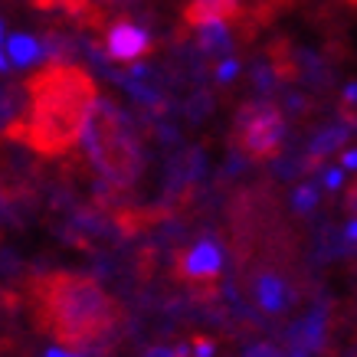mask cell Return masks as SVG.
<instances>
[{"mask_svg": "<svg viewBox=\"0 0 357 357\" xmlns=\"http://www.w3.org/2000/svg\"><path fill=\"white\" fill-rule=\"evenodd\" d=\"M30 308L36 331L73 354H112L128 337L125 305L96 275L69 269H36L13 285Z\"/></svg>", "mask_w": 357, "mask_h": 357, "instance_id": "1", "label": "cell"}, {"mask_svg": "<svg viewBox=\"0 0 357 357\" xmlns=\"http://www.w3.org/2000/svg\"><path fill=\"white\" fill-rule=\"evenodd\" d=\"M26 109L10 125L7 138L43 161H63L86 135L98 102L96 79L79 63H50L23 79Z\"/></svg>", "mask_w": 357, "mask_h": 357, "instance_id": "2", "label": "cell"}, {"mask_svg": "<svg viewBox=\"0 0 357 357\" xmlns=\"http://www.w3.org/2000/svg\"><path fill=\"white\" fill-rule=\"evenodd\" d=\"M144 141L148 138H144L135 112H125L115 98H102L89 115L79 158L92 177L131 197V190L148 174Z\"/></svg>", "mask_w": 357, "mask_h": 357, "instance_id": "3", "label": "cell"}, {"mask_svg": "<svg viewBox=\"0 0 357 357\" xmlns=\"http://www.w3.org/2000/svg\"><path fill=\"white\" fill-rule=\"evenodd\" d=\"M289 119L272 98H249L236 109L229 125V148L249 164H269L285 151Z\"/></svg>", "mask_w": 357, "mask_h": 357, "instance_id": "4", "label": "cell"}, {"mask_svg": "<svg viewBox=\"0 0 357 357\" xmlns=\"http://www.w3.org/2000/svg\"><path fill=\"white\" fill-rule=\"evenodd\" d=\"M167 272H171L174 285L190 295L217 292L223 285L220 282V275H223V246L210 233L194 239V243H181L167 256Z\"/></svg>", "mask_w": 357, "mask_h": 357, "instance_id": "5", "label": "cell"}, {"mask_svg": "<svg viewBox=\"0 0 357 357\" xmlns=\"http://www.w3.org/2000/svg\"><path fill=\"white\" fill-rule=\"evenodd\" d=\"M331 325H335V308L328 298L314 295L308 308H305L292 325L285 328V347L289 351H302L308 357H321L328 354V344H331Z\"/></svg>", "mask_w": 357, "mask_h": 357, "instance_id": "6", "label": "cell"}, {"mask_svg": "<svg viewBox=\"0 0 357 357\" xmlns=\"http://www.w3.org/2000/svg\"><path fill=\"white\" fill-rule=\"evenodd\" d=\"M102 46L112 63H141L158 50V40L131 17H115L102 33Z\"/></svg>", "mask_w": 357, "mask_h": 357, "instance_id": "7", "label": "cell"}, {"mask_svg": "<svg viewBox=\"0 0 357 357\" xmlns=\"http://www.w3.org/2000/svg\"><path fill=\"white\" fill-rule=\"evenodd\" d=\"M354 138H357V125L341 119V115H337L335 121L321 125V128H314L312 135H308V141H305V148L298 151L302 154V164H305V174H318L325 167V161H331L335 154H341Z\"/></svg>", "mask_w": 357, "mask_h": 357, "instance_id": "8", "label": "cell"}, {"mask_svg": "<svg viewBox=\"0 0 357 357\" xmlns=\"http://www.w3.org/2000/svg\"><path fill=\"white\" fill-rule=\"evenodd\" d=\"M243 3L246 0H187L181 7V26L194 33L206 23H233Z\"/></svg>", "mask_w": 357, "mask_h": 357, "instance_id": "9", "label": "cell"}, {"mask_svg": "<svg viewBox=\"0 0 357 357\" xmlns=\"http://www.w3.org/2000/svg\"><path fill=\"white\" fill-rule=\"evenodd\" d=\"M194 40L210 63H220V59H227V56H236V36H233V26H229V23H206V26L194 30Z\"/></svg>", "mask_w": 357, "mask_h": 357, "instance_id": "10", "label": "cell"}, {"mask_svg": "<svg viewBox=\"0 0 357 357\" xmlns=\"http://www.w3.org/2000/svg\"><path fill=\"white\" fill-rule=\"evenodd\" d=\"M26 109V86L13 79H0V138H7L10 125Z\"/></svg>", "mask_w": 357, "mask_h": 357, "instance_id": "11", "label": "cell"}, {"mask_svg": "<svg viewBox=\"0 0 357 357\" xmlns=\"http://www.w3.org/2000/svg\"><path fill=\"white\" fill-rule=\"evenodd\" d=\"M321 200H325V190L314 181H298L292 190V213L298 220H312L318 210H321Z\"/></svg>", "mask_w": 357, "mask_h": 357, "instance_id": "12", "label": "cell"}, {"mask_svg": "<svg viewBox=\"0 0 357 357\" xmlns=\"http://www.w3.org/2000/svg\"><path fill=\"white\" fill-rule=\"evenodd\" d=\"M26 220H30V213H26V210L13 200L10 184H7L3 171H0V239H3V233H7V229L26 227Z\"/></svg>", "mask_w": 357, "mask_h": 357, "instance_id": "13", "label": "cell"}, {"mask_svg": "<svg viewBox=\"0 0 357 357\" xmlns=\"http://www.w3.org/2000/svg\"><path fill=\"white\" fill-rule=\"evenodd\" d=\"M7 53H10L13 66H33L36 59H43V46H40V40L17 33V36H10V43H7Z\"/></svg>", "mask_w": 357, "mask_h": 357, "instance_id": "14", "label": "cell"}, {"mask_svg": "<svg viewBox=\"0 0 357 357\" xmlns=\"http://www.w3.org/2000/svg\"><path fill=\"white\" fill-rule=\"evenodd\" d=\"M344 167L341 164H328V167H321L318 171V184H321V190L325 194H337L341 187H344Z\"/></svg>", "mask_w": 357, "mask_h": 357, "instance_id": "15", "label": "cell"}, {"mask_svg": "<svg viewBox=\"0 0 357 357\" xmlns=\"http://www.w3.org/2000/svg\"><path fill=\"white\" fill-rule=\"evenodd\" d=\"M239 76V59L236 56H227V59H220V63H213V82H217L220 89L233 86V79Z\"/></svg>", "mask_w": 357, "mask_h": 357, "instance_id": "16", "label": "cell"}, {"mask_svg": "<svg viewBox=\"0 0 357 357\" xmlns=\"http://www.w3.org/2000/svg\"><path fill=\"white\" fill-rule=\"evenodd\" d=\"M141 357H194L190 354V341H181V344H151Z\"/></svg>", "mask_w": 357, "mask_h": 357, "instance_id": "17", "label": "cell"}, {"mask_svg": "<svg viewBox=\"0 0 357 357\" xmlns=\"http://www.w3.org/2000/svg\"><path fill=\"white\" fill-rule=\"evenodd\" d=\"M243 357H285L279 344H272V341H256V344H249L243 351Z\"/></svg>", "mask_w": 357, "mask_h": 357, "instance_id": "18", "label": "cell"}, {"mask_svg": "<svg viewBox=\"0 0 357 357\" xmlns=\"http://www.w3.org/2000/svg\"><path fill=\"white\" fill-rule=\"evenodd\" d=\"M190 354L194 357H213L217 354V341L206 335H194L190 337Z\"/></svg>", "mask_w": 357, "mask_h": 357, "instance_id": "19", "label": "cell"}, {"mask_svg": "<svg viewBox=\"0 0 357 357\" xmlns=\"http://www.w3.org/2000/svg\"><path fill=\"white\" fill-rule=\"evenodd\" d=\"M344 210L351 213V217L357 213V177H354V184H351V187L344 190Z\"/></svg>", "mask_w": 357, "mask_h": 357, "instance_id": "20", "label": "cell"}, {"mask_svg": "<svg viewBox=\"0 0 357 357\" xmlns=\"http://www.w3.org/2000/svg\"><path fill=\"white\" fill-rule=\"evenodd\" d=\"M0 40H3V20H0ZM10 69V56H3V50H0V73H7Z\"/></svg>", "mask_w": 357, "mask_h": 357, "instance_id": "21", "label": "cell"}, {"mask_svg": "<svg viewBox=\"0 0 357 357\" xmlns=\"http://www.w3.org/2000/svg\"><path fill=\"white\" fill-rule=\"evenodd\" d=\"M46 357H82V354H69V351H59V347H53Z\"/></svg>", "mask_w": 357, "mask_h": 357, "instance_id": "22", "label": "cell"}, {"mask_svg": "<svg viewBox=\"0 0 357 357\" xmlns=\"http://www.w3.org/2000/svg\"><path fill=\"white\" fill-rule=\"evenodd\" d=\"M7 312V298H3V289H0V314Z\"/></svg>", "mask_w": 357, "mask_h": 357, "instance_id": "23", "label": "cell"}, {"mask_svg": "<svg viewBox=\"0 0 357 357\" xmlns=\"http://www.w3.org/2000/svg\"><path fill=\"white\" fill-rule=\"evenodd\" d=\"M341 3H347V7H357V0H341Z\"/></svg>", "mask_w": 357, "mask_h": 357, "instance_id": "24", "label": "cell"}]
</instances>
